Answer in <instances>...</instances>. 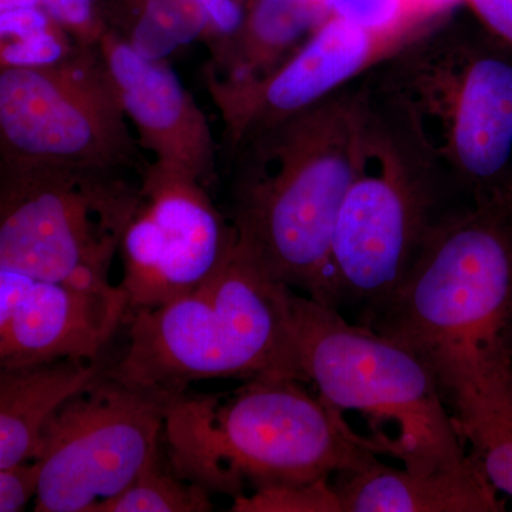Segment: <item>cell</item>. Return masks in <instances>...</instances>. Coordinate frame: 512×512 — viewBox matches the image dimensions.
<instances>
[{
	"label": "cell",
	"instance_id": "obj_1",
	"mask_svg": "<svg viewBox=\"0 0 512 512\" xmlns=\"http://www.w3.org/2000/svg\"><path fill=\"white\" fill-rule=\"evenodd\" d=\"M363 325L430 367L453 417L512 396V190L441 218Z\"/></svg>",
	"mask_w": 512,
	"mask_h": 512
},
{
	"label": "cell",
	"instance_id": "obj_2",
	"mask_svg": "<svg viewBox=\"0 0 512 512\" xmlns=\"http://www.w3.org/2000/svg\"><path fill=\"white\" fill-rule=\"evenodd\" d=\"M363 77L232 151L229 221L237 247L274 281L313 301H319L339 211L359 171Z\"/></svg>",
	"mask_w": 512,
	"mask_h": 512
},
{
	"label": "cell",
	"instance_id": "obj_3",
	"mask_svg": "<svg viewBox=\"0 0 512 512\" xmlns=\"http://www.w3.org/2000/svg\"><path fill=\"white\" fill-rule=\"evenodd\" d=\"M301 380L258 377L229 396L177 394L165 410L171 470L210 494L305 487L379 461L372 437L303 389Z\"/></svg>",
	"mask_w": 512,
	"mask_h": 512
},
{
	"label": "cell",
	"instance_id": "obj_4",
	"mask_svg": "<svg viewBox=\"0 0 512 512\" xmlns=\"http://www.w3.org/2000/svg\"><path fill=\"white\" fill-rule=\"evenodd\" d=\"M362 147L339 211L319 303L365 318L396 293L461 192L409 107L363 77Z\"/></svg>",
	"mask_w": 512,
	"mask_h": 512
},
{
	"label": "cell",
	"instance_id": "obj_5",
	"mask_svg": "<svg viewBox=\"0 0 512 512\" xmlns=\"http://www.w3.org/2000/svg\"><path fill=\"white\" fill-rule=\"evenodd\" d=\"M293 295L238 247L207 284L128 315L126 352L107 375L174 397L210 379L303 380Z\"/></svg>",
	"mask_w": 512,
	"mask_h": 512
},
{
	"label": "cell",
	"instance_id": "obj_6",
	"mask_svg": "<svg viewBox=\"0 0 512 512\" xmlns=\"http://www.w3.org/2000/svg\"><path fill=\"white\" fill-rule=\"evenodd\" d=\"M293 322L303 380L315 384L319 396L340 412L363 414L377 446L384 426L392 427L386 454L413 471L470 463L439 382L416 353L296 293Z\"/></svg>",
	"mask_w": 512,
	"mask_h": 512
},
{
	"label": "cell",
	"instance_id": "obj_7",
	"mask_svg": "<svg viewBox=\"0 0 512 512\" xmlns=\"http://www.w3.org/2000/svg\"><path fill=\"white\" fill-rule=\"evenodd\" d=\"M434 26L369 73L402 100L470 200L512 190V55Z\"/></svg>",
	"mask_w": 512,
	"mask_h": 512
},
{
	"label": "cell",
	"instance_id": "obj_8",
	"mask_svg": "<svg viewBox=\"0 0 512 512\" xmlns=\"http://www.w3.org/2000/svg\"><path fill=\"white\" fill-rule=\"evenodd\" d=\"M138 202L127 173L0 164V268L113 291L111 266Z\"/></svg>",
	"mask_w": 512,
	"mask_h": 512
},
{
	"label": "cell",
	"instance_id": "obj_9",
	"mask_svg": "<svg viewBox=\"0 0 512 512\" xmlns=\"http://www.w3.org/2000/svg\"><path fill=\"white\" fill-rule=\"evenodd\" d=\"M138 147L96 46L50 66H0V164L128 173Z\"/></svg>",
	"mask_w": 512,
	"mask_h": 512
},
{
	"label": "cell",
	"instance_id": "obj_10",
	"mask_svg": "<svg viewBox=\"0 0 512 512\" xmlns=\"http://www.w3.org/2000/svg\"><path fill=\"white\" fill-rule=\"evenodd\" d=\"M171 397L107 375L53 413L35 458L37 512H94L160 451Z\"/></svg>",
	"mask_w": 512,
	"mask_h": 512
},
{
	"label": "cell",
	"instance_id": "obj_11",
	"mask_svg": "<svg viewBox=\"0 0 512 512\" xmlns=\"http://www.w3.org/2000/svg\"><path fill=\"white\" fill-rule=\"evenodd\" d=\"M205 187L164 163L141 170L140 202L120 252L127 316L187 295L218 274L237 248V234Z\"/></svg>",
	"mask_w": 512,
	"mask_h": 512
},
{
	"label": "cell",
	"instance_id": "obj_12",
	"mask_svg": "<svg viewBox=\"0 0 512 512\" xmlns=\"http://www.w3.org/2000/svg\"><path fill=\"white\" fill-rule=\"evenodd\" d=\"M437 25L372 30L329 15L264 77L244 83L205 79L231 153L248 138L362 79Z\"/></svg>",
	"mask_w": 512,
	"mask_h": 512
},
{
	"label": "cell",
	"instance_id": "obj_13",
	"mask_svg": "<svg viewBox=\"0 0 512 512\" xmlns=\"http://www.w3.org/2000/svg\"><path fill=\"white\" fill-rule=\"evenodd\" d=\"M126 318L119 285L90 291L0 268V373L97 360Z\"/></svg>",
	"mask_w": 512,
	"mask_h": 512
},
{
	"label": "cell",
	"instance_id": "obj_14",
	"mask_svg": "<svg viewBox=\"0 0 512 512\" xmlns=\"http://www.w3.org/2000/svg\"><path fill=\"white\" fill-rule=\"evenodd\" d=\"M101 66L138 146L154 161L187 171L205 187L217 181V144L200 104L165 60L148 59L106 30L96 45Z\"/></svg>",
	"mask_w": 512,
	"mask_h": 512
},
{
	"label": "cell",
	"instance_id": "obj_15",
	"mask_svg": "<svg viewBox=\"0 0 512 512\" xmlns=\"http://www.w3.org/2000/svg\"><path fill=\"white\" fill-rule=\"evenodd\" d=\"M340 512H501L505 503L476 458L446 470L413 471L382 461L333 481Z\"/></svg>",
	"mask_w": 512,
	"mask_h": 512
},
{
	"label": "cell",
	"instance_id": "obj_16",
	"mask_svg": "<svg viewBox=\"0 0 512 512\" xmlns=\"http://www.w3.org/2000/svg\"><path fill=\"white\" fill-rule=\"evenodd\" d=\"M104 373L97 360H60L0 373V470L35 461L53 413Z\"/></svg>",
	"mask_w": 512,
	"mask_h": 512
},
{
	"label": "cell",
	"instance_id": "obj_17",
	"mask_svg": "<svg viewBox=\"0 0 512 512\" xmlns=\"http://www.w3.org/2000/svg\"><path fill=\"white\" fill-rule=\"evenodd\" d=\"M328 16L325 0H254L237 32L210 46L205 79L244 83L264 77Z\"/></svg>",
	"mask_w": 512,
	"mask_h": 512
},
{
	"label": "cell",
	"instance_id": "obj_18",
	"mask_svg": "<svg viewBox=\"0 0 512 512\" xmlns=\"http://www.w3.org/2000/svg\"><path fill=\"white\" fill-rule=\"evenodd\" d=\"M117 36L148 59L167 60L180 47L210 39L211 23L197 0H143Z\"/></svg>",
	"mask_w": 512,
	"mask_h": 512
},
{
	"label": "cell",
	"instance_id": "obj_19",
	"mask_svg": "<svg viewBox=\"0 0 512 512\" xmlns=\"http://www.w3.org/2000/svg\"><path fill=\"white\" fill-rule=\"evenodd\" d=\"M214 510L205 488L168 473L160 451L116 497L97 505L94 512H207Z\"/></svg>",
	"mask_w": 512,
	"mask_h": 512
},
{
	"label": "cell",
	"instance_id": "obj_20",
	"mask_svg": "<svg viewBox=\"0 0 512 512\" xmlns=\"http://www.w3.org/2000/svg\"><path fill=\"white\" fill-rule=\"evenodd\" d=\"M454 420L495 490L512 497V397L484 404Z\"/></svg>",
	"mask_w": 512,
	"mask_h": 512
},
{
	"label": "cell",
	"instance_id": "obj_21",
	"mask_svg": "<svg viewBox=\"0 0 512 512\" xmlns=\"http://www.w3.org/2000/svg\"><path fill=\"white\" fill-rule=\"evenodd\" d=\"M231 511L238 512H340L332 481L295 488H268L254 495L234 498Z\"/></svg>",
	"mask_w": 512,
	"mask_h": 512
},
{
	"label": "cell",
	"instance_id": "obj_22",
	"mask_svg": "<svg viewBox=\"0 0 512 512\" xmlns=\"http://www.w3.org/2000/svg\"><path fill=\"white\" fill-rule=\"evenodd\" d=\"M325 3L329 15L372 30L434 25L443 18L419 12L410 0H325Z\"/></svg>",
	"mask_w": 512,
	"mask_h": 512
},
{
	"label": "cell",
	"instance_id": "obj_23",
	"mask_svg": "<svg viewBox=\"0 0 512 512\" xmlns=\"http://www.w3.org/2000/svg\"><path fill=\"white\" fill-rule=\"evenodd\" d=\"M53 19L82 47H94L106 32L96 0H42Z\"/></svg>",
	"mask_w": 512,
	"mask_h": 512
},
{
	"label": "cell",
	"instance_id": "obj_24",
	"mask_svg": "<svg viewBox=\"0 0 512 512\" xmlns=\"http://www.w3.org/2000/svg\"><path fill=\"white\" fill-rule=\"evenodd\" d=\"M37 464L0 470V512L25 510L26 505L36 495Z\"/></svg>",
	"mask_w": 512,
	"mask_h": 512
},
{
	"label": "cell",
	"instance_id": "obj_25",
	"mask_svg": "<svg viewBox=\"0 0 512 512\" xmlns=\"http://www.w3.org/2000/svg\"><path fill=\"white\" fill-rule=\"evenodd\" d=\"M211 23V46L234 35L245 16L242 0H197Z\"/></svg>",
	"mask_w": 512,
	"mask_h": 512
},
{
	"label": "cell",
	"instance_id": "obj_26",
	"mask_svg": "<svg viewBox=\"0 0 512 512\" xmlns=\"http://www.w3.org/2000/svg\"><path fill=\"white\" fill-rule=\"evenodd\" d=\"M481 22L512 49V0H467Z\"/></svg>",
	"mask_w": 512,
	"mask_h": 512
},
{
	"label": "cell",
	"instance_id": "obj_27",
	"mask_svg": "<svg viewBox=\"0 0 512 512\" xmlns=\"http://www.w3.org/2000/svg\"><path fill=\"white\" fill-rule=\"evenodd\" d=\"M457 0H410L414 9L427 15L444 16Z\"/></svg>",
	"mask_w": 512,
	"mask_h": 512
}]
</instances>
